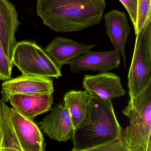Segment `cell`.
<instances>
[{
	"label": "cell",
	"mask_w": 151,
	"mask_h": 151,
	"mask_svg": "<svg viewBox=\"0 0 151 151\" xmlns=\"http://www.w3.org/2000/svg\"><path fill=\"white\" fill-rule=\"evenodd\" d=\"M105 0H36V13L57 32H79L100 23Z\"/></svg>",
	"instance_id": "6da1fadb"
},
{
	"label": "cell",
	"mask_w": 151,
	"mask_h": 151,
	"mask_svg": "<svg viewBox=\"0 0 151 151\" xmlns=\"http://www.w3.org/2000/svg\"><path fill=\"white\" fill-rule=\"evenodd\" d=\"M89 122L74 130L73 149L82 150L121 139L122 128L117 120L111 100L92 95Z\"/></svg>",
	"instance_id": "7a4b0ae2"
},
{
	"label": "cell",
	"mask_w": 151,
	"mask_h": 151,
	"mask_svg": "<svg viewBox=\"0 0 151 151\" xmlns=\"http://www.w3.org/2000/svg\"><path fill=\"white\" fill-rule=\"evenodd\" d=\"M122 113L130 124L122 129L121 139L129 151H146L151 134V82L129 99Z\"/></svg>",
	"instance_id": "3957f363"
},
{
	"label": "cell",
	"mask_w": 151,
	"mask_h": 151,
	"mask_svg": "<svg viewBox=\"0 0 151 151\" xmlns=\"http://www.w3.org/2000/svg\"><path fill=\"white\" fill-rule=\"evenodd\" d=\"M151 82V19L136 35L128 76L129 97L135 96Z\"/></svg>",
	"instance_id": "277c9868"
},
{
	"label": "cell",
	"mask_w": 151,
	"mask_h": 151,
	"mask_svg": "<svg viewBox=\"0 0 151 151\" xmlns=\"http://www.w3.org/2000/svg\"><path fill=\"white\" fill-rule=\"evenodd\" d=\"M12 63L22 75L58 79L61 70L50 58L44 49L31 41L17 42L12 54Z\"/></svg>",
	"instance_id": "5b68a950"
},
{
	"label": "cell",
	"mask_w": 151,
	"mask_h": 151,
	"mask_svg": "<svg viewBox=\"0 0 151 151\" xmlns=\"http://www.w3.org/2000/svg\"><path fill=\"white\" fill-rule=\"evenodd\" d=\"M54 91L51 78L22 75L4 81L1 94L2 100L6 103L12 95H52Z\"/></svg>",
	"instance_id": "8992f818"
},
{
	"label": "cell",
	"mask_w": 151,
	"mask_h": 151,
	"mask_svg": "<svg viewBox=\"0 0 151 151\" xmlns=\"http://www.w3.org/2000/svg\"><path fill=\"white\" fill-rule=\"evenodd\" d=\"M43 133L50 138L59 142H66L72 138L74 127L71 116L64 104L55 106L40 122Z\"/></svg>",
	"instance_id": "52a82bcc"
},
{
	"label": "cell",
	"mask_w": 151,
	"mask_h": 151,
	"mask_svg": "<svg viewBox=\"0 0 151 151\" xmlns=\"http://www.w3.org/2000/svg\"><path fill=\"white\" fill-rule=\"evenodd\" d=\"M120 53L116 50L108 51H89L69 64L70 70L75 73L82 71L108 72L118 68Z\"/></svg>",
	"instance_id": "ba28073f"
},
{
	"label": "cell",
	"mask_w": 151,
	"mask_h": 151,
	"mask_svg": "<svg viewBox=\"0 0 151 151\" xmlns=\"http://www.w3.org/2000/svg\"><path fill=\"white\" fill-rule=\"evenodd\" d=\"M83 88L90 96L96 95L103 99L111 100L125 96L121 78L112 73L104 72L96 75H85Z\"/></svg>",
	"instance_id": "9c48e42d"
},
{
	"label": "cell",
	"mask_w": 151,
	"mask_h": 151,
	"mask_svg": "<svg viewBox=\"0 0 151 151\" xmlns=\"http://www.w3.org/2000/svg\"><path fill=\"white\" fill-rule=\"evenodd\" d=\"M96 44H84L63 37H56L44 49L56 65L61 70L82 55L90 51Z\"/></svg>",
	"instance_id": "30bf717a"
},
{
	"label": "cell",
	"mask_w": 151,
	"mask_h": 151,
	"mask_svg": "<svg viewBox=\"0 0 151 151\" xmlns=\"http://www.w3.org/2000/svg\"><path fill=\"white\" fill-rule=\"evenodd\" d=\"M14 130L24 151H43V136L39 127L31 119L10 108Z\"/></svg>",
	"instance_id": "8fae6325"
},
{
	"label": "cell",
	"mask_w": 151,
	"mask_h": 151,
	"mask_svg": "<svg viewBox=\"0 0 151 151\" xmlns=\"http://www.w3.org/2000/svg\"><path fill=\"white\" fill-rule=\"evenodd\" d=\"M20 25L18 13L14 4L8 0H0V41L11 63L17 43L15 34Z\"/></svg>",
	"instance_id": "7c38bea8"
},
{
	"label": "cell",
	"mask_w": 151,
	"mask_h": 151,
	"mask_svg": "<svg viewBox=\"0 0 151 151\" xmlns=\"http://www.w3.org/2000/svg\"><path fill=\"white\" fill-rule=\"evenodd\" d=\"M105 30L115 50L123 57L125 69H126V44L130 32V27L125 12L113 10L104 16Z\"/></svg>",
	"instance_id": "4fadbf2b"
},
{
	"label": "cell",
	"mask_w": 151,
	"mask_h": 151,
	"mask_svg": "<svg viewBox=\"0 0 151 151\" xmlns=\"http://www.w3.org/2000/svg\"><path fill=\"white\" fill-rule=\"evenodd\" d=\"M53 95H12L9 99L10 104L15 110L24 116L33 120L42 114L51 110Z\"/></svg>",
	"instance_id": "5bb4252c"
},
{
	"label": "cell",
	"mask_w": 151,
	"mask_h": 151,
	"mask_svg": "<svg viewBox=\"0 0 151 151\" xmlns=\"http://www.w3.org/2000/svg\"><path fill=\"white\" fill-rule=\"evenodd\" d=\"M91 99L86 91H70L64 96L63 104L69 112L74 129L82 127L89 122Z\"/></svg>",
	"instance_id": "9a60e30c"
},
{
	"label": "cell",
	"mask_w": 151,
	"mask_h": 151,
	"mask_svg": "<svg viewBox=\"0 0 151 151\" xmlns=\"http://www.w3.org/2000/svg\"><path fill=\"white\" fill-rule=\"evenodd\" d=\"M0 151H24L12 122L10 108L0 99Z\"/></svg>",
	"instance_id": "2e32d148"
},
{
	"label": "cell",
	"mask_w": 151,
	"mask_h": 151,
	"mask_svg": "<svg viewBox=\"0 0 151 151\" xmlns=\"http://www.w3.org/2000/svg\"><path fill=\"white\" fill-rule=\"evenodd\" d=\"M151 0H137L136 22L134 26L136 35L151 17Z\"/></svg>",
	"instance_id": "e0dca14e"
},
{
	"label": "cell",
	"mask_w": 151,
	"mask_h": 151,
	"mask_svg": "<svg viewBox=\"0 0 151 151\" xmlns=\"http://www.w3.org/2000/svg\"><path fill=\"white\" fill-rule=\"evenodd\" d=\"M13 65L6 55L0 41V80L6 81L11 78Z\"/></svg>",
	"instance_id": "ac0fdd59"
},
{
	"label": "cell",
	"mask_w": 151,
	"mask_h": 151,
	"mask_svg": "<svg viewBox=\"0 0 151 151\" xmlns=\"http://www.w3.org/2000/svg\"><path fill=\"white\" fill-rule=\"evenodd\" d=\"M71 151H129L122 139L115 140L113 142L103 145L84 149L75 150L72 149Z\"/></svg>",
	"instance_id": "d6986e66"
},
{
	"label": "cell",
	"mask_w": 151,
	"mask_h": 151,
	"mask_svg": "<svg viewBox=\"0 0 151 151\" xmlns=\"http://www.w3.org/2000/svg\"><path fill=\"white\" fill-rule=\"evenodd\" d=\"M129 14L134 26L136 22L137 0H119Z\"/></svg>",
	"instance_id": "ffe728a7"
},
{
	"label": "cell",
	"mask_w": 151,
	"mask_h": 151,
	"mask_svg": "<svg viewBox=\"0 0 151 151\" xmlns=\"http://www.w3.org/2000/svg\"><path fill=\"white\" fill-rule=\"evenodd\" d=\"M146 151H151V140L149 142Z\"/></svg>",
	"instance_id": "44dd1931"
},
{
	"label": "cell",
	"mask_w": 151,
	"mask_h": 151,
	"mask_svg": "<svg viewBox=\"0 0 151 151\" xmlns=\"http://www.w3.org/2000/svg\"><path fill=\"white\" fill-rule=\"evenodd\" d=\"M0 140H1V133H0Z\"/></svg>",
	"instance_id": "7402d4cb"
}]
</instances>
